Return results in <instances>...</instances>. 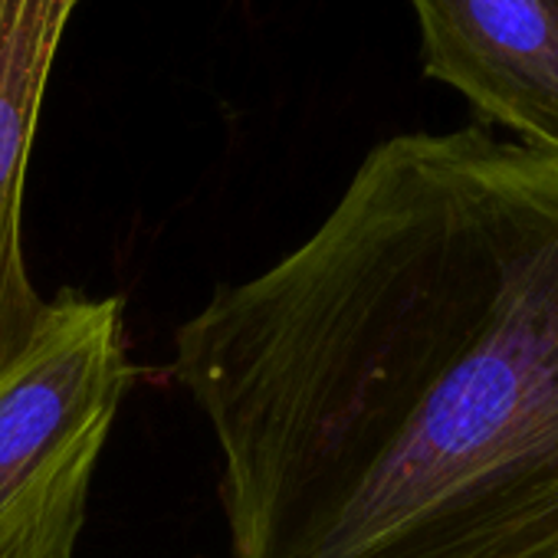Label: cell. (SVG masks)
<instances>
[{
    "label": "cell",
    "mask_w": 558,
    "mask_h": 558,
    "mask_svg": "<svg viewBox=\"0 0 558 558\" xmlns=\"http://www.w3.org/2000/svg\"><path fill=\"white\" fill-rule=\"evenodd\" d=\"M230 558H558V151L375 145L174 332Z\"/></svg>",
    "instance_id": "1"
},
{
    "label": "cell",
    "mask_w": 558,
    "mask_h": 558,
    "mask_svg": "<svg viewBox=\"0 0 558 558\" xmlns=\"http://www.w3.org/2000/svg\"><path fill=\"white\" fill-rule=\"evenodd\" d=\"M135 381L125 303L63 290L0 375V558H73L96 463Z\"/></svg>",
    "instance_id": "2"
},
{
    "label": "cell",
    "mask_w": 558,
    "mask_h": 558,
    "mask_svg": "<svg viewBox=\"0 0 558 558\" xmlns=\"http://www.w3.org/2000/svg\"><path fill=\"white\" fill-rule=\"evenodd\" d=\"M83 0H0V375L37 339L50 300L24 253V191L44 96Z\"/></svg>",
    "instance_id": "4"
},
{
    "label": "cell",
    "mask_w": 558,
    "mask_h": 558,
    "mask_svg": "<svg viewBox=\"0 0 558 558\" xmlns=\"http://www.w3.org/2000/svg\"><path fill=\"white\" fill-rule=\"evenodd\" d=\"M424 73L522 145L558 151V0H411Z\"/></svg>",
    "instance_id": "3"
}]
</instances>
